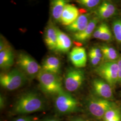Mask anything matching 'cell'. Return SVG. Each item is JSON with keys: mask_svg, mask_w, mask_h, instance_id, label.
Instances as JSON below:
<instances>
[{"mask_svg": "<svg viewBox=\"0 0 121 121\" xmlns=\"http://www.w3.org/2000/svg\"><path fill=\"white\" fill-rule=\"evenodd\" d=\"M117 61L118 67V76L117 83L119 84H121V54L119 55Z\"/></svg>", "mask_w": 121, "mask_h": 121, "instance_id": "28", "label": "cell"}, {"mask_svg": "<svg viewBox=\"0 0 121 121\" xmlns=\"http://www.w3.org/2000/svg\"><path fill=\"white\" fill-rule=\"evenodd\" d=\"M109 121H121V115Z\"/></svg>", "mask_w": 121, "mask_h": 121, "instance_id": "32", "label": "cell"}, {"mask_svg": "<svg viewBox=\"0 0 121 121\" xmlns=\"http://www.w3.org/2000/svg\"><path fill=\"white\" fill-rule=\"evenodd\" d=\"M99 18L97 17L91 19L86 28L84 30L73 34V38L76 41L83 42L87 40L93 35L97 24L99 22Z\"/></svg>", "mask_w": 121, "mask_h": 121, "instance_id": "12", "label": "cell"}, {"mask_svg": "<svg viewBox=\"0 0 121 121\" xmlns=\"http://www.w3.org/2000/svg\"><path fill=\"white\" fill-rule=\"evenodd\" d=\"M76 2L83 7L92 9L97 6L100 3L99 0H78Z\"/></svg>", "mask_w": 121, "mask_h": 121, "instance_id": "23", "label": "cell"}, {"mask_svg": "<svg viewBox=\"0 0 121 121\" xmlns=\"http://www.w3.org/2000/svg\"><path fill=\"white\" fill-rule=\"evenodd\" d=\"M56 95L54 106L58 113L68 114L78 110V101L69 93L64 91Z\"/></svg>", "mask_w": 121, "mask_h": 121, "instance_id": "6", "label": "cell"}, {"mask_svg": "<svg viewBox=\"0 0 121 121\" xmlns=\"http://www.w3.org/2000/svg\"><path fill=\"white\" fill-rule=\"evenodd\" d=\"M121 115L120 109L117 107L109 109L104 115L103 121H109Z\"/></svg>", "mask_w": 121, "mask_h": 121, "instance_id": "22", "label": "cell"}, {"mask_svg": "<svg viewBox=\"0 0 121 121\" xmlns=\"http://www.w3.org/2000/svg\"><path fill=\"white\" fill-rule=\"evenodd\" d=\"M14 121H34L32 119L27 117H20L16 119Z\"/></svg>", "mask_w": 121, "mask_h": 121, "instance_id": "29", "label": "cell"}, {"mask_svg": "<svg viewBox=\"0 0 121 121\" xmlns=\"http://www.w3.org/2000/svg\"><path fill=\"white\" fill-rule=\"evenodd\" d=\"M89 60L90 61V63L92 65L94 66L98 65L102 60L99 57L95 56L92 55V54L89 53Z\"/></svg>", "mask_w": 121, "mask_h": 121, "instance_id": "27", "label": "cell"}, {"mask_svg": "<svg viewBox=\"0 0 121 121\" xmlns=\"http://www.w3.org/2000/svg\"><path fill=\"white\" fill-rule=\"evenodd\" d=\"M78 16L79 12L77 8L72 4H67L62 13L60 22L64 25L68 26L72 23Z\"/></svg>", "mask_w": 121, "mask_h": 121, "instance_id": "13", "label": "cell"}, {"mask_svg": "<svg viewBox=\"0 0 121 121\" xmlns=\"http://www.w3.org/2000/svg\"><path fill=\"white\" fill-rule=\"evenodd\" d=\"M67 1L54 0L51 1L50 6L52 17L56 22H60V18Z\"/></svg>", "mask_w": 121, "mask_h": 121, "instance_id": "19", "label": "cell"}, {"mask_svg": "<svg viewBox=\"0 0 121 121\" xmlns=\"http://www.w3.org/2000/svg\"><path fill=\"white\" fill-rule=\"evenodd\" d=\"M57 39L56 51L66 53L69 51L72 46V41L69 36L58 28L57 29Z\"/></svg>", "mask_w": 121, "mask_h": 121, "instance_id": "15", "label": "cell"}, {"mask_svg": "<svg viewBox=\"0 0 121 121\" xmlns=\"http://www.w3.org/2000/svg\"><path fill=\"white\" fill-rule=\"evenodd\" d=\"M104 61H116L118 59L119 54L117 50L112 47L106 44H102L100 46Z\"/></svg>", "mask_w": 121, "mask_h": 121, "instance_id": "20", "label": "cell"}, {"mask_svg": "<svg viewBox=\"0 0 121 121\" xmlns=\"http://www.w3.org/2000/svg\"><path fill=\"white\" fill-rule=\"evenodd\" d=\"M92 87L96 96L110 100L113 98L112 87L103 79H94L92 81Z\"/></svg>", "mask_w": 121, "mask_h": 121, "instance_id": "9", "label": "cell"}, {"mask_svg": "<svg viewBox=\"0 0 121 121\" xmlns=\"http://www.w3.org/2000/svg\"><path fill=\"white\" fill-rule=\"evenodd\" d=\"M84 79L85 75L83 70L78 68H70L65 75V88L69 92H74L82 85Z\"/></svg>", "mask_w": 121, "mask_h": 121, "instance_id": "8", "label": "cell"}, {"mask_svg": "<svg viewBox=\"0 0 121 121\" xmlns=\"http://www.w3.org/2000/svg\"><path fill=\"white\" fill-rule=\"evenodd\" d=\"M90 14L85 13L79 15L74 22L68 26H66L67 31L73 32V34L81 32L84 30L88 25L90 21Z\"/></svg>", "mask_w": 121, "mask_h": 121, "instance_id": "14", "label": "cell"}, {"mask_svg": "<svg viewBox=\"0 0 121 121\" xmlns=\"http://www.w3.org/2000/svg\"><path fill=\"white\" fill-rule=\"evenodd\" d=\"M70 121H89L81 118H74Z\"/></svg>", "mask_w": 121, "mask_h": 121, "instance_id": "31", "label": "cell"}, {"mask_svg": "<svg viewBox=\"0 0 121 121\" xmlns=\"http://www.w3.org/2000/svg\"><path fill=\"white\" fill-rule=\"evenodd\" d=\"M17 63L28 79L37 77L42 67L30 55L25 52H20L17 56Z\"/></svg>", "mask_w": 121, "mask_h": 121, "instance_id": "5", "label": "cell"}, {"mask_svg": "<svg viewBox=\"0 0 121 121\" xmlns=\"http://www.w3.org/2000/svg\"><path fill=\"white\" fill-rule=\"evenodd\" d=\"M117 107L112 100L104 99L98 96H91L87 101V109L91 115L98 119L103 118L109 109Z\"/></svg>", "mask_w": 121, "mask_h": 121, "instance_id": "4", "label": "cell"}, {"mask_svg": "<svg viewBox=\"0 0 121 121\" xmlns=\"http://www.w3.org/2000/svg\"><path fill=\"white\" fill-rule=\"evenodd\" d=\"M28 78L20 69H14L0 75L1 86L9 91L16 90L22 86Z\"/></svg>", "mask_w": 121, "mask_h": 121, "instance_id": "3", "label": "cell"}, {"mask_svg": "<svg viewBox=\"0 0 121 121\" xmlns=\"http://www.w3.org/2000/svg\"><path fill=\"white\" fill-rule=\"evenodd\" d=\"M116 7L114 4L108 1H103L99 4L96 10L97 17L105 19L112 17L115 13Z\"/></svg>", "mask_w": 121, "mask_h": 121, "instance_id": "17", "label": "cell"}, {"mask_svg": "<svg viewBox=\"0 0 121 121\" xmlns=\"http://www.w3.org/2000/svg\"><path fill=\"white\" fill-rule=\"evenodd\" d=\"M89 53L92 54V55L99 57L102 60L103 59V55L102 51L100 48L95 47L91 48V50H90Z\"/></svg>", "mask_w": 121, "mask_h": 121, "instance_id": "26", "label": "cell"}, {"mask_svg": "<svg viewBox=\"0 0 121 121\" xmlns=\"http://www.w3.org/2000/svg\"><path fill=\"white\" fill-rule=\"evenodd\" d=\"M57 28L52 22H50L44 31V42L50 50H56L57 39Z\"/></svg>", "mask_w": 121, "mask_h": 121, "instance_id": "11", "label": "cell"}, {"mask_svg": "<svg viewBox=\"0 0 121 121\" xmlns=\"http://www.w3.org/2000/svg\"><path fill=\"white\" fill-rule=\"evenodd\" d=\"M43 121H60L59 120L56 119V118H48L46 120H45Z\"/></svg>", "mask_w": 121, "mask_h": 121, "instance_id": "33", "label": "cell"}, {"mask_svg": "<svg viewBox=\"0 0 121 121\" xmlns=\"http://www.w3.org/2000/svg\"><path fill=\"white\" fill-rule=\"evenodd\" d=\"M14 54L10 46L0 51V67L7 69L13 65L14 63Z\"/></svg>", "mask_w": 121, "mask_h": 121, "instance_id": "18", "label": "cell"}, {"mask_svg": "<svg viewBox=\"0 0 121 121\" xmlns=\"http://www.w3.org/2000/svg\"><path fill=\"white\" fill-rule=\"evenodd\" d=\"M112 29L115 38L121 43V19H116L113 22Z\"/></svg>", "mask_w": 121, "mask_h": 121, "instance_id": "21", "label": "cell"}, {"mask_svg": "<svg viewBox=\"0 0 121 121\" xmlns=\"http://www.w3.org/2000/svg\"><path fill=\"white\" fill-rule=\"evenodd\" d=\"M44 107V101L41 97L36 93L29 92L20 97L13 111L17 114H26L42 111Z\"/></svg>", "mask_w": 121, "mask_h": 121, "instance_id": "1", "label": "cell"}, {"mask_svg": "<svg viewBox=\"0 0 121 121\" xmlns=\"http://www.w3.org/2000/svg\"><path fill=\"white\" fill-rule=\"evenodd\" d=\"M41 67L43 70L58 75L60 71V60L55 56H49L44 60Z\"/></svg>", "mask_w": 121, "mask_h": 121, "instance_id": "16", "label": "cell"}, {"mask_svg": "<svg viewBox=\"0 0 121 121\" xmlns=\"http://www.w3.org/2000/svg\"><path fill=\"white\" fill-rule=\"evenodd\" d=\"M106 24V23H104V22L101 23L97 27H96L93 34V36L94 38L99 39V36L101 34L103 30H104V28L105 27Z\"/></svg>", "mask_w": 121, "mask_h": 121, "instance_id": "25", "label": "cell"}, {"mask_svg": "<svg viewBox=\"0 0 121 121\" xmlns=\"http://www.w3.org/2000/svg\"><path fill=\"white\" fill-rule=\"evenodd\" d=\"M70 60L77 68L84 67L86 65L87 56L85 48L81 47H74L69 54Z\"/></svg>", "mask_w": 121, "mask_h": 121, "instance_id": "10", "label": "cell"}, {"mask_svg": "<svg viewBox=\"0 0 121 121\" xmlns=\"http://www.w3.org/2000/svg\"></svg>", "mask_w": 121, "mask_h": 121, "instance_id": "34", "label": "cell"}, {"mask_svg": "<svg viewBox=\"0 0 121 121\" xmlns=\"http://www.w3.org/2000/svg\"><path fill=\"white\" fill-rule=\"evenodd\" d=\"M112 32L110 30L108 25L106 24L101 34L99 36V39L102 40L108 41H111L112 39Z\"/></svg>", "mask_w": 121, "mask_h": 121, "instance_id": "24", "label": "cell"}, {"mask_svg": "<svg viewBox=\"0 0 121 121\" xmlns=\"http://www.w3.org/2000/svg\"><path fill=\"white\" fill-rule=\"evenodd\" d=\"M37 78L41 89L47 94L57 95L64 91L58 75L41 69Z\"/></svg>", "mask_w": 121, "mask_h": 121, "instance_id": "2", "label": "cell"}, {"mask_svg": "<svg viewBox=\"0 0 121 121\" xmlns=\"http://www.w3.org/2000/svg\"><path fill=\"white\" fill-rule=\"evenodd\" d=\"M95 71L112 88L117 83L118 67L117 60L104 61L96 68Z\"/></svg>", "mask_w": 121, "mask_h": 121, "instance_id": "7", "label": "cell"}, {"mask_svg": "<svg viewBox=\"0 0 121 121\" xmlns=\"http://www.w3.org/2000/svg\"><path fill=\"white\" fill-rule=\"evenodd\" d=\"M4 103H5V101H4V98L0 95V107L1 109H2L3 108V107L4 106Z\"/></svg>", "mask_w": 121, "mask_h": 121, "instance_id": "30", "label": "cell"}]
</instances>
